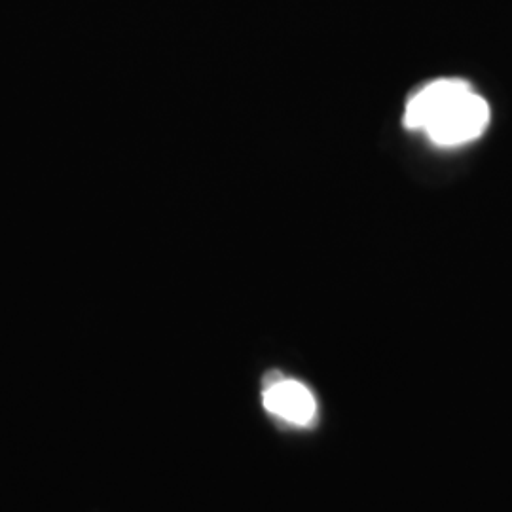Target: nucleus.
<instances>
[{
    "instance_id": "2",
    "label": "nucleus",
    "mask_w": 512,
    "mask_h": 512,
    "mask_svg": "<svg viewBox=\"0 0 512 512\" xmlns=\"http://www.w3.org/2000/svg\"><path fill=\"white\" fill-rule=\"evenodd\" d=\"M262 404L268 414L294 427H310L319 414V404L310 387L283 376H275L264 385Z\"/></svg>"
},
{
    "instance_id": "1",
    "label": "nucleus",
    "mask_w": 512,
    "mask_h": 512,
    "mask_svg": "<svg viewBox=\"0 0 512 512\" xmlns=\"http://www.w3.org/2000/svg\"><path fill=\"white\" fill-rule=\"evenodd\" d=\"M488 122V103L458 78H440L425 84L408 99L404 110V124L420 129L440 147L473 141Z\"/></svg>"
}]
</instances>
